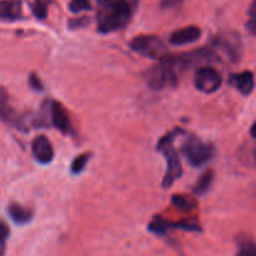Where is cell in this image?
<instances>
[{"mask_svg":"<svg viewBox=\"0 0 256 256\" xmlns=\"http://www.w3.org/2000/svg\"><path fill=\"white\" fill-rule=\"evenodd\" d=\"M132 18V6L128 0H99L96 22L102 34L124 29Z\"/></svg>","mask_w":256,"mask_h":256,"instance_id":"1","label":"cell"},{"mask_svg":"<svg viewBox=\"0 0 256 256\" xmlns=\"http://www.w3.org/2000/svg\"><path fill=\"white\" fill-rule=\"evenodd\" d=\"M180 134H185V132L182 129H178L176 128V129L168 132L165 136H162L156 145V149L164 155L168 164L166 172H165L164 179H162V188L164 189H169L182 175V162H180L179 155H178L176 150H175L174 145H172L175 138H178V135Z\"/></svg>","mask_w":256,"mask_h":256,"instance_id":"2","label":"cell"},{"mask_svg":"<svg viewBox=\"0 0 256 256\" xmlns=\"http://www.w3.org/2000/svg\"><path fill=\"white\" fill-rule=\"evenodd\" d=\"M178 68L166 55L162 60H159L156 65L150 68L145 72V82L152 90H162L166 88H174L178 84Z\"/></svg>","mask_w":256,"mask_h":256,"instance_id":"3","label":"cell"},{"mask_svg":"<svg viewBox=\"0 0 256 256\" xmlns=\"http://www.w3.org/2000/svg\"><path fill=\"white\" fill-rule=\"evenodd\" d=\"M182 154L186 159L192 166H204L215 155L214 145L202 142L200 138L192 136L188 138L182 145Z\"/></svg>","mask_w":256,"mask_h":256,"instance_id":"4","label":"cell"},{"mask_svg":"<svg viewBox=\"0 0 256 256\" xmlns=\"http://www.w3.org/2000/svg\"><path fill=\"white\" fill-rule=\"evenodd\" d=\"M129 45L135 52L152 60H162L169 55L166 45L156 35H138Z\"/></svg>","mask_w":256,"mask_h":256,"instance_id":"5","label":"cell"},{"mask_svg":"<svg viewBox=\"0 0 256 256\" xmlns=\"http://www.w3.org/2000/svg\"><path fill=\"white\" fill-rule=\"evenodd\" d=\"M222 84V74L210 66H202L195 72L194 85L204 94H212L218 92Z\"/></svg>","mask_w":256,"mask_h":256,"instance_id":"6","label":"cell"},{"mask_svg":"<svg viewBox=\"0 0 256 256\" xmlns=\"http://www.w3.org/2000/svg\"><path fill=\"white\" fill-rule=\"evenodd\" d=\"M0 120L18 130H25L24 116L15 109L9 92L0 86Z\"/></svg>","mask_w":256,"mask_h":256,"instance_id":"7","label":"cell"},{"mask_svg":"<svg viewBox=\"0 0 256 256\" xmlns=\"http://www.w3.org/2000/svg\"><path fill=\"white\" fill-rule=\"evenodd\" d=\"M215 48H219L226 54L229 59L236 62L242 54V40L240 35L234 32H224L215 36Z\"/></svg>","mask_w":256,"mask_h":256,"instance_id":"8","label":"cell"},{"mask_svg":"<svg viewBox=\"0 0 256 256\" xmlns=\"http://www.w3.org/2000/svg\"><path fill=\"white\" fill-rule=\"evenodd\" d=\"M49 118H50V125L59 130L60 132L65 135H72L74 134V128H72V120H70L69 114L65 110L60 102H50L49 104Z\"/></svg>","mask_w":256,"mask_h":256,"instance_id":"9","label":"cell"},{"mask_svg":"<svg viewBox=\"0 0 256 256\" xmlns=\"http://www.w3.org/2000/svg\"><path fill=\"white\" fill-rule=\"evenodd\" d=\"M32 152L35 160L40 164H49L54 159V148L45 135H39L32 140Z\"/></svg>","mask_w":256,"mask_h":256,"instance_id":"10","label":"cell"},{"mask_svg":"<svg viewBox=\"0 0 256 256\" xmlns=\"http://www.w3.org/2000/svg\"><path fill=\"white\" fill-rule=\"evenodd\" d=\"M202 32L196 25H189V26L182 28L179 30H175L169 38L170 44L174 46H184V45L192 44L198 42L202 36Z\"/></svg>","mask_w":256,"mask_h":256,"instance_id":"11","label":"cell"},{"mask_svg":"<svg viewBox=\"0 0 256 256\" xmlns=\"http://www.w3.org/2000/svg\"><path fill=\"white\" fill-rule=\"evenodd\" d=\"M230 82H232L242 95L248 96V95H250L254 92V72H250V70H245V72H239V74H232V76H230Z\"/></svg>","mask_w":256,"mask_h":256,"instance_id":"12","label":"cell"},{"mask_svg":"<svg viewBox=\"0 0 256 256\" xmlns=\"http://www.w3.org/2000/svg\"><path fill=\"white\" fill-rule=\"evenodd\" d=\"M22 18V0H2L0 2V19L15 22Z\"/></svg>","mask_w":256,"mask_h":256,"instance_id":"13","label":"cell"},{"mask_svg":"<svg viewBox=\"0 0 256 256\" xmlns=\"http://www.w3.org/2000/svg\"><path fill=\"white\" fill-rule=\"evenodd\" d=\"M8 212H9V216L12 218V222L18 225L28 224L34 216L32 209L24 206L19 202H12L8 208Z\"/></svg>","mask_w":256,"mask_h":256,"instance_id":"14","label":"cell"},{"mask_svg":"<svg viewBox=\"0 0 256 256\" xmlns=\"http://www.w3.org/2000/svg\"><path fill=\"white\" fill-rule=\"evenodd\" d=\"M172 204L178 210L184 212H194L198 208V202L194 198L184 194H175L172 198Z\"/></svg>","mask_w":256,"mask_h":256,"instance_id":"15","label":"cell"},{"mask_svg":"<svg viewBox=\"0 0 256 256\" xmlns=\"http://www.w3.org/2000/svg\"><path fill=\"white\" fill-rule=\"evenodd\" d=\"M214 179H215V172H214V170H212V169L206 170V172H205L204 174L200 176L199 182L195 184V186H194L195 194H196V195L206 194V192L210 190V188H212V182H214Z\"/></svg>","mask_w":256,"mask_h":256,"instance_id":"16","label":"cell"},{"mask_svg":"<svg viewBox=\"0 0 256 256\" xmlns=\"http://www.w3.org/2000/svg\"><path fill=\"white\" fill-rule=\"evenodd\" d=\"M148 229H149V232H152V234L164 235L166 234L168 230L172 229V224H170V222H168V220L162 219V216H155L154 219L150 222Z\"/></svg>","mask_w":256,"mask_h":256,"instance_id":"17","label":"cell"},{"mask_svg":"<svg viewBox=\"0 0 256 256\" xmlns=\"http://www.w3.org/2000/svg\"><path fill=\"white\" fill-rule=\"evenodd\" d=\"M170 224H172V229H180L184 232H202V226L195 218H189V219L180 220L176 222H170Z\"/></svg>","mask_w":256,"mask_h":256,"instance_id":"18","label":"cell"},{"mask_svg":"<svg viewBox=\"0 0 256 256\" xmlns=\"http://www.w3.org/2000/svg\"><path fill=\"white\" fill-rule=\"evenodd\" d=\"M90 156H92V154H89V152H85V154H82V155H79V156L75 158L72 162V166H70V170H72V174L76 175V174H80V172H84L85 168H86L88 162L90 160Z\"/></svg>","mask_w":256,"mask_h":256,"instance_id":"19","label":"cell"},{"mask_svg":"<svg viewBox=\"0 0 256 256\" xmlns=\"http://www.w3.org/2000/svg\"><path fill=\"white\" fill-rule=\"evenodd\" d=\"M50 4H52V0H35L32 8L35 16L40 20H44L48 16Z\"/></svg>","mask_w":256,"mask_h":256,"instance_id":"20","label":"cell"},{"mask_svg":"<svg viewBox=\"0 0 256 256\" xmlns=\"http://www.w3.org/2000/svg\"><path fill=\"white\" fill-rule=\"evenodd\" d=\"M235 256H256V248L254 242L249 238H244L240 242V250Z\"/></svg>","mask_w":256,"mask_h":256,"instance_id":"21","label":"cell"},{"mask_svg":"<svg viewBox=\"0 0 256 256\" xmlns=\"http://www.w3.org/2000/svg\"><path fill=\"white\" fill-rule=\"evenodd\" d=\"M69 9L72 12H85V10L92 9V4L89 0H72L69 4Z\"/></svg>","mask_w":256,"mask_h":256,"instance_id":"22","label":"cell"},{"mask_svg":"<svg viewBox=\"0 0 256 256\" xmlns=\"http://www.w3.org/2000/svg\"><path fill=\"white\" fill-rule=\"evenodd\" d=\"M29 85L34 90H38V92H42V89H44V85H42V80H40V78L38 76L35 72H32V75H30L29 78Z\"/></svg>","mask_w":256,"mask_h":256,"instance_id":"23","label":"cell"},{"mask_svg":"<svg viewBox=\"0 0 256 256\" xmlns=\"http://www.w3.org/2000/svg\"><path fill=\"white\" fill-rule=\"evenodd\" d=\"M89 22V19L88 16H82V18H76V19H72L69 22V26L72 29H78V28H82Z\"/></svg>","mask_w":256,"mask_h":256,"instance_id":"24","label":"cell"},{"mask_svg":"<svg viewBox=\"0 0 256 256\" xmlns=\"http://www.w3.org/2000/svg\"><path fill=\"white\" fill-rule=\"evenodd\" d=\"M8 235H9V228L6 226L5 222H0V238H5L6 239Z\"/></svg>","mask_w":256,"mask_h":256,"instance_id":"25","label":"cell"},{"mask_svg":"<svg viewBox=\"0 0 256 256\" xmlns=\"http://www.w3.org/2000/svg\"><path fill=\"white\" fill-rule=\"evenodd\" d=\"M182 0H162V5L165 8H172V6H176Z\"/></svg>","mask_w":256,"mask_h":256,"instance_id":"26","label":"cell"},{"mask_svg":"<svg viewBox=\"0 0 256 256\" xmlns=\"http://www.w3.org/2000/svg\"><path fill=\"white\" fill-rule=\"evenodd\" d=\"M5 238H0V256L5 255V250H6V244H5Z\"/></svg>","mask_w":256,"mask_h":256,"instance_id":"27","label":"cell"}]
</instances>
